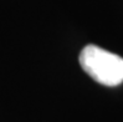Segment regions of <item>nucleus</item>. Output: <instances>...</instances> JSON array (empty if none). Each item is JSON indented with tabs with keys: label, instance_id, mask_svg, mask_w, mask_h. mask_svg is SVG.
Instances as JSON below:
<instances>
[{
	"label": "nucleus",
	"instance_id": "f257e3e1",
	"mask_svg": "<svg viewBox=\"0 0 123 122\" xmlns=\"http://www.w3.org/2000/svg\"><path fill=\"white\" fill-rule=\"evenodd\" d=\"M82 70L96 82L105 86H118L123 82V57L90 44L78 57Z\"/></svg>",
	"mask_w": 123,
	"mask_h": 122
}]
</instances>
